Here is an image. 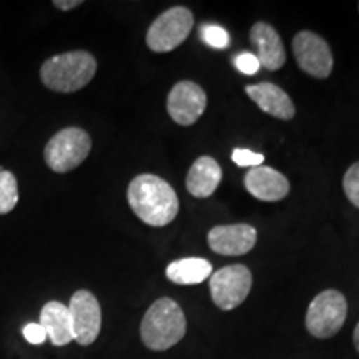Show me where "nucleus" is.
Instances as JSON below:
<instances>
[{
  "instance_id": "1a4fd4ad",
  "label": "nucleus",
  "mask_w": 359,
  "mask_h": 359,
  "mask_svg": "<svg viewBox=\"0 0 359 359\" xmlns=\"http://www.w3.org/2000/svg\"><path fill=\"white\" fill-rule=\"evenodd\" d=\"M293 53L302 70L314 79H327L333 72V53L326 40H323L320 35L308 30L296 34Z\"/></svg>"
},
{
  "instance_id": "393cba45",
  "label": "nucleus",
  "mask_w": 359,
  "mask_h": 359,
  "mask_svg": "<svg viewBox=\"0 0 359 359\" xmlns=\"http://www.w3.org/2000/svg\"><path fill=\"white\" fill-rule=\"evenodd\" d=\"M353 341H354V346H356L358 353H359V323L356 326V330H354V334H353Z\"/></svg>"
},
{
  "instance_id": "f8f14e48",
  "label": "nucleus",
  "mask_w": 359,
  "mask_h": 359,
  "mask_svg": "<svg viewBox=\"0 0 359 359\" xmlns=\"http://www.w3.org/2000/svg\"><path fill=\"white\" fill-rule=\"evenodd\" d=\"M245 187L255 198L280 201L290 193V182L285 175L271 167H253L245 175Z\"/></svg>"
},
{
  "instance_id": "4be33fe9",
  "label": "nucleus",
  "mask_w": 359,
  "mask_h": 359,
  "mask_svg": "<svg viewBox=\"0 0 359 359\" xmlns=\"http://www.w3.org/2000/svg\"><path fill=\"white\" fill-rule=\"evenodd\" d=\"M235 65H236V69L245 75L257 74V72L259 70V67H262L259 65L257 55H253V53H248V52L238 55L235 58Z\"/></svg>"
},
{
  "instance_id": "9d476101",
  "label": "nucleus",
  "mask_w": 359,
  "mask_h": 359,
  "mask_svg": "<svg viewBox=\"0 0 359 359\" xmlns=\"http://www.w3.org/2000/svg\"><path fill=\"white\" fill-rule=\"evenodd\" d=\"M167 109L173 122L182 127H190L203 115L206 109L205 90L195 82H178L168 95Z\"/></svg>"
},
{
  "instance_id": "39448f33",
  "label": "nucleus",
  "mask_w": 359,
  "mask_h": 359,
  "mask_svg": "<svg viewBox=\"0 0 359 359\" xmlns=\"http://www.w3.org/2000/svg\"><path fill=\"white\" fill-rule=\"evenodd\" d=\"M348 302L339 291L326 290L309 303L306 330L314 338L327 339L338 334L346 321Z\"/></svg>"
},
{
  "instance_id": "f3484780",
  "label": "nucleus",
  "mask_w": 359,
  "mask_h": 359,
  "mask_svg": "<svg viewBox=\"0 0 359 359\" xmlns=\"http://www.w3.org/2000/svg\"><path fill=\"white\" fill-rule=\"evenodd\" d=\"M213 275V266L203 258H183L168 264L167 276L175 285H198Z\"/></svg>"
},
{
  "instance_id": "f257e3e1",
  "label": "nucleus",
  "mask_w": 359,
  "mask_h": 359,
  "mask_svg": "<svg viewBox=\"0 0 359 359\" xmlns=\"http://www.w3.org/2000/svg\"><path fill=\"white\" fill-rule=\"evenodd\" d=\"M130 208L150 226H165L177 218L180 201L168 182L156 175H138L128 185Z\"/></svg>"
},
{
  "instance_id": "6ab92c4d",
  "label": "nucleus",
  "mask_w": 359,
  "mask_h": 359,
  "mask_svg": "<svg viewBox=\"0 0 359 359\" xmlns=\"http://www.w3.org/2000/svg\"><path fill=\"white\" fill-rule=\"evenodd\" d=\"M200 34H201V39H203L205 42L213 48H224L228 47V43H230V35H228L226 30L219 25H215V24L201 25Z\"/></svg>"
},
{
  "instance_id": "aec40b11",
  "label": "nucleus",
  "mask_w": 359,
  "mask_h": 359,
  "mask_svg": "<svg viewBox=\"0 0 359 359\" xmlns=\"http://www.w3.org/2000/svg\"><path fill=\"white\" fill-rule=\"evenodd\" d=\"M343 188L348 200L351 201L356 208H359V161L351 165V167L348 168V172L344 173Z\"/></svg>"
},
{
  "instance_id": "ddd939ff",
  "label": "nucleus",
  "mask_w": 359,
  "mask_h": 359,
  "mask_svg": "<svg viewBox=\"0 0 359 359\" xmlns=\"http://www.w3.org/2000/svg\"><path fill=\"white\" fill-rule=\"evenodd\" d=\"M250 40L258 52L259 65L268 70H280L286 62V53L280 34L266 22H257L251 27Z\"/></svg>"
},
{
  "instance_id": "20e7f679",
  "label": "nucleus",
  "mask_w": 359,
  "mask_h": 359,
  "mask_svg": "<svg viewBox=\"0 0 359 359\" xmlns=\"http://www.w3.org/2000/svg\"><path fill=\"white\" fill-rule=\"evenodd\" d=\"M92 150V138L82 128L67 127L57 132L45 147L47 167L55 173H67L80 167Z\"/></svg>"
},
{
  "instance_id": "412c9836",
  "label": "nucleus",
  "mask_w": 359,
  "mask_h": 359,
  "mask_svg": "<svg viewBox=\"0 0 359 359\" xmlns=\"http://www.w3.org/2000/svg\"><path fill=\"white\" fill-rule=\"evenodd\" d=\"M231 158L238 167H259L264 161V156L262 154H255L251 150H241V148L233 150Z\"/></svg>"
},
{
  "instance_id": "6e6552de",
  "label": "nucleus",
  "mask_w": 359,
  "mask_h": 359,
  "mask_svg": "<svg viewBox=\"0 0 359 359\" xmlns=\"http://www.w3.org/2000/svg\"><path fill=\"white\" fill-rule=\"evenodd\" d=\"M74 341L80 346L95 343L102 330V309L95 294L87 290H79L72 296L69 304Z\"/></svg>"
},
{
  "instance_id": "0eeeda50",
  "label": "nucleus",
  "mask_w": 359,
  "mask_h": 359,
  "mask_svg": "<svg viewBox=\"0 0 359 359\" xmlns=\"http://www.w3.org/2000/svg\"><path fill=\"white\" fill-rule=\"evenodd\" d=\"M253 276L245 264H230L210 276V293L213 303L223 311L240 306L248 298Z\"/></svg>"
},
{
  "instance_id": "2eb2a0df",
  "label": "nucleus",
  "mask_w": 359,
  "mask_h": 359,
  "mask_svg": "<svg viewBox=\"0 0 359 359\" xmlns=\"http://www.w3.org/2000/svg\"><path fill=\"white\" fill-rule=\"evenodd\" d=\"M40 326L47 333V339L52 341L53 346H65L74 341L69 306L60 302H48L40 311Z\"/></svg>"
},
{
  "instance_id": "5701e85b",
  "label": "nucleus",
  "mask_w": 359,
  "mask_h": 359,
  "mask_svg": "<svg viewBox=\"0 0 359 359\" xmlns=\"http://www.w3.org/2000/svg\"><path fill=\"white\" fill-rule=\"evenodd\" d=\"M24 336L30 344H43L47 341V333L39 323H29L24 327Z\"/></svg>"
},
{
  "instance_id": "a211bd4d",
  "label": "nucleus",
  "mask_w": 359,
  "mask_h": 359,
  "mask_svg": "<svg viewBox=\"0 0 359 359\" xmlns=\"http://www.w3.org/2000/svg\"><path fill=\"white\" fill-rule=\"evenodd\" d=\"M19 203L17 180L8 170H0V215L11 213Z\"/></svg>"
},
{
  "instance_id": "b1692460",
  "label": "nucleus",
  "mask_w": 359,
  "mask_h": 359,
  "mask_svg": "<svg viewBox=\"0 0 359 359\" xmlns=\"http://www.w3.org/2000/svg\"><path fill=\"white\" fill-rule=\"evenodd\" d=\"M53 6L60 8V11H72V8L82 6V0H55Z\"/></svg>"
},
{
  "instance_id": "9b49d317",
  "label": "nucleus",
  "mask_w": 359,
  "mask_h": 359,
  "mask_svg": "<svg viewBox=\"0 0 359 359\" xmlns=\"http://www.w3.org/2000/svg\"><path fill=\"white\" fill-rule=\"evenodd\" d=\"M257 236V230L250 224H222L210 230L208 245L223 257H241L253 250Z\"/></svg>"
},
{
  "instance_id": "423d86ee",
  "label": "nucleus",
  "mask_w": 359,
  "mask_h": 359,
  "mask_svg": "<svg viewBox=\"0 0 359 359\" xmlns=\"http://www.w3.org/2000/svg\"><path fill=\"white\" fill-rule=\"evenodd\" d=\"M191 27L193 13L187 7L168 8L148 29L147 45L156 53L172 52L185 42Z\"/></svg>"
},
{
  "instance_id": "4468645a",
  "label": "nucleus",
  "mask_w": 359,
  "mask_h": 359,
  "mask_svg": "<svg viewBox=\"0 0 359 359\" xmlns=\"http://www.w3.org/2000/svg\"><path fill=\"white\" fill-rule=\"evenodd\" d=\"M246 93L264 114L276 116L280 120H291L296 114L293 100L288 97L285 90L276 85L263 82L258 85H248Z\"/></svg>"
},
{
  "instance_id": "dca6fc26",
  "label": "nucleus",
  "mask_w": 359,
  "mask_h": 359,
  "mask_svg": "<svg viewBox=\"0 0 359 359\" xmlns=\"http://www.w3.org/2000/svg\"><path fill=\"white\" fill-rule=\"evenodd\" d=\"M222 182V168L212 156H200L191 165L187 177V190L196 198L213 195Z\"/></svg>"
},
{
  "instance_id": "f03ea898",
  "label": "nucleus",
  "mask_w": 359,
  "mask_h": 359,
  "mask_svg": "<svg viewBox=\"0 0 359 359\" xmlns=\"http://www.w3.org/2000/svg\"><path fill=\"white\" fill-rule=\"evenodd\" d=\"M95 74V57L85 50H74L45 60L40 69V80L53 92L72 93L87 87Z\"/></svg>"
},
{
  "instance_id": "7ed1b4c3",
  "label": "nucleus",
  "mask_w": 359,
  "mask_h": 359,
  "mask_svg": "<svg viewBox=\"0 0 359 359\" xmlns=\"http://www.w3.org/2000/svg\"><path fill=\"white\" fill-rule=\"evenodd\" d=\"M185 333V314L180 304L170 298L156 299L142 320V341L151 351H167L180 343Z\"/></svg>"
}]
</instances>
